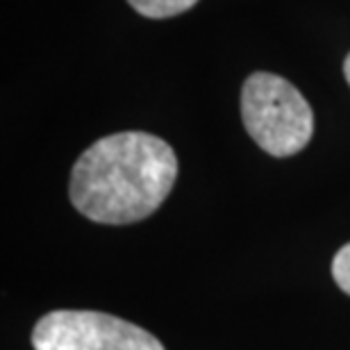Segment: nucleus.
I'll list each match as a JSON object with an SVG mask.
<instances>
[{
    "mask_svg": "<svg viewBox=\"0 0 350 350\" xmlns=\"http://www.w3.org/2000/svg\"><path fill=\"white\" fill-rule=\"evenodd\" d=\"M178 178V157L148 132H116L98 139L71 171L68 196L89 221L128 226L148 219Z\"/></svg>",
    "mask_w": 350,
    "mask_h": 350,
    "instance_id": "nucleus-1",
    "label": "nucleus"
},
{
    "mask_svg": "<svg viewBox=\"0 0 350 350\" xmlns=\"http://www.w3.org/2000/svg\"><path fill=\"white\" fill-rule=\"evenodd\" d=\"M241 118L253 142L273 157L296 155L314 135L310 103L275 73L260 71L243 82Z\"/></svg>",
    "mask_w": 350,
    "mask_h": 350,
    "instance_id": "nucleus-2",
    "label": "nucleus"
},
{
    "mask_svg": "<svg viewBox=\"0 0 350 350\" xmlns=\"http://www.w3.org/2000/svg\"><path fill=\"white\" fill-rule=\"evenodd\" d=\"M34 350H164L159 339L105 312L57 310L32 330Z\"/></svg>",
    "mask_w": 350,
    "mask_h": 350,
    "instance_id": "nucleus-3",
    "label": "nucleus"
},
{
    "mask_svg": "<svg viewBox=\"0 0 350 350\" xmlns=\"http://www.w3.org/2000/svg\"><path fill=\"white\" fill-rule=\"evenodd\" d=\"M130 7L146 18H171L198 3V0H128Z\"/></svg>",
    "mask_w": 350,
    "mask_h": 350,
    "instance_id": "nucleus-4",
    "label": "nucleus"
},
{
    "mask_svg": "<svg viewBox=\"0 0 350 350\" xmlns=\"http://www.w3.org/2000/svg\"><path fill=\"white\" fill-rule=\"evenodd\" d=\"M332 275H334V282L341 286V291H346L350 296V243H346V246L334 255Z\"/></svg>",
    "mask_w": 350,
    "mask_h": 350,
    "instance_id": "nucleus-5",
    "label": "nucleus"
},
{
    "mask_svg": "<svg viewBox=\"0 0 350 350\" xmlns=\"http://www.w3.org/2000/svg\"><path fill=\"white\" fill-rule=\"evenodd\" d=\"M344 75H346V80H348V85H350V53H348V57L344 62Z\"/></svg>",
    "mask_w": 350,
    "mask_h": 350,
    "instance_id": "nucleus-6",
    "label": "nucleus"
}]
</instances>
